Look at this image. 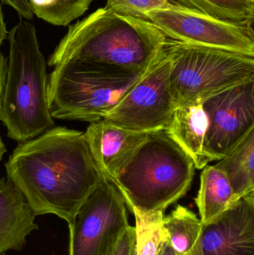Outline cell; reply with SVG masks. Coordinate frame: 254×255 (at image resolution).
I'll return each mask as SVG.
<instances>
[{"label": "cell", "instance_id": "cell-1", "mask_svg": "<svg viewBox=\"0 0 254 255\" xmlns=\"http://www.w3.org/2000/svg\"><path fill=\"white\" fill-rule=\"evenodd\" d=\"M5 169L36 216L54 214L68 223L104 179L84 132L64 127L19 142Z\"/></svg>", "mask_w": 254, "mask_h": 255}, {"label": "cell", "instance_id": "cell-2", "mask_svg": "<svg viewBox=\"0 0 254 255\" xmlns=\"http://www.w3.org/2000/svg\"><path fill=\"white\" fill-rule=\"evenodd\" d=\"M168 41L148 19L101 7L69 26L48 64L55 67L67 61H86L142 73L164 52Z\"/></svg>", "mask_w": 254, "mask_h": 255}, {"label": "cell", "instance_id": "cell-3", "mask_svg": "<svg viewBox=\"0 0 254 255\" xmlns=\"http://www.w3.org/2000/svg\"><path fill=\"white\" fill-rule=\"evenodd\" d=\"M7 39L10 52L0 121L9 138L25 142L55 127L48 101L49 76L32 23L21 18Z\"/></svg>", "mask_w": 254, "mask_h": 255}, {"label": "cell", "instance_id": "cell-4", "mask_svg": "<svg viewBox=\"0 0 254 255\" xmlns=\"http://www.w3.org/2000/svg\"><path fill=\"white\" fill-rule=\"evenodd\" d=\"M193 160L166 130L148 133L112 183L130 210L164 212L186 195Z\"/></svg>", "mask_w": 254, "mask_h": 255}, {"label": "cell", "instance_id": "cell-5", "mask_svg": "<svg viewBox=\"0 0 254 255\" xmlns=\"http://www.w3.org/2000/svg\"><path fill=\"white\" fill-rule=\"evenodd\" d=\"M145 72L131 73L81 61L55 66L48 88L51 116L61 121H101Z\"/></svg>", "mask_w": 254, "mask_h": 255}, {"label": "cell", "instance_id": "cell-6", "mask_svg": "<svg viewBox=\"0 0 254 255\" xmlns=\"http://www.w3.org/2000/svg\"><path fill=\"white\" fill-rule=\"evenodd\" d=\"M170 85L176 107L202 102L254 76L253 57L170 40Z\"/></svg>", "mask_w": 254, "mask_h": 255}, {"label": "cell", "instance_id": "cell-7", "mask_svg": "<svg viewBox=\"0 0 254 255\" xmlns=\"http://www.w3.org/2000/svg\"><path fill=\"white\" fill-rule=\"evenodd\" d=\"M175 109L165 48L104 119L128 130L152 133L168 128Z\"/></svg>", "mask_w": 254, "mask_h": 255}, {"label": "cell", "instance_id": "cell-8", "mask_svg": "<svg viewBox=\"0 0 254 255\" xmlns=\"http://www.w3.org/2000/svg\"><path fill=\"white\" fill-rule=\"evenodd\" d=\"M129 226L123 197L104 178L69 223L70 255H110Z\"/></svg>", "mask_w": 254, "mask_h": 255}, {"label": "cell", "instance_id": "cell-9", "mask_svg": "<svg viewBox=\"0 0 254 255\" xmlns=\"http://www.w3.org/2000/svg\"><path fill=\"white\" fill-rule=\"evenodd\" d=\"M146 19L174 41L254 57L252 24L220 20L182 6L149 12Z\"/></svg>", "mask_w": 254, "mask_h": 255}, {"label": "cell", "instance_id": "cell-10", "mask_svg": "<svg viewBox=\"0 0 254 255\" xmlns=\"http://www.w3.org/2000/svg\"><path fill=\"white\" fill-rule=\"evenodd\" d=\"M202 106L204 151L210 162L222 160L254 128V76L210 96Z\"/></svg>", "mask_w": 254, "mask_h": 255}, {"label": "cell", "instance_id": "cell-11", "mask_svg": "<svg viewBox=\"0 0 254 255\" xmlns=\"http://www.w3.org/2000/svg\"><path fill=\"white\" fill-rule=\"evenodd\" d=\"M202 255H254V194L203 228Z\"/></svg>", "mask_w": 254, "mask_h": 255}, {"label": "cell", "instance_id": "cell-12", "mask_svg": "<svg viewBox=\"0 0 254 255\" xmlns=\"http://www.w3.org/2000/svg\"><path fill=\"white\" fill-rule=\"evenodd\" d=\"M148 133L128 130L102 119L90 123L84 136L100 173L112 182Z\"/></svg>", "mask_w": 254, "mask_h": 255}, {"label": "cell", "instance_id": "cell-13", "mask_svg": "<svg viewBox=\"0 0 254 255\" xmlns=\"http://www.w3.org/2000/svg\"><path fill=\"white\" fill-rule=\"evenodd\" d=\"M36 215L16 186L5 178L0 179V255L9 250L20 251L26 238L38 229Z\"/></svg>", "mask_w": 254, "mask_h": 255}, {"label": "cell", "instance_id": "cell-14", "mask_svg": "<svg viewBox=\"0 0 254 255\" xmlns=\"http://www.w3.org/2000/svg\"><path fill=\"white\" fill-rule=\"evenodd\" d=\"M207 128L202 102H193L177 106L166 130L193 160L195 169H202L210 163L204 147Z\"/></svg>", "mask_w": 254, "mask_h": 255}, {"label": "cell", "instance_id": "cell-15", "mask_svg": "<svg viewBox=\"0 0 254 255\" xmlns=\"http://www.w3.org/2000/svg\"><path fill=\"white\" fill-rule=\"evenodd\" d=\"M202 169L200 188L195 201L204 227L220 218L238 200L222 171L208 164Z\"/></svg>", "mask_w": 254, "mask_h": 255}, {"label": "cell", "instance_id": "cell-16", "mask_svg": "<svg viewBox=\"0 0 254 255\" xmlns=\"http://www.w3.org/2000/svg\"><path fill=\"white\" fill-rule=\"evenodd\" d=\"M237 200L254 194V128L219 163Z\"/></svg>", "mask_w": 254, "mask_h": 255}, {"label": "cell", "instance_id": "cell-17", "mask_svg": "<svg viewBox=\"0 0 254 255\" xmlns=\"http://www.w3.org/2000/svg\"><path fill=\"white\" fill-rule=\"evenodd\" d=\"M164 228L169 244L177 255H202L203 228L196 214L186 207L177 205L169 215L164 216Z\"/></svg>", "mask_w": 254, "mask_h": 255}, {"label": "cell", "instance_id": "cell-18", "mask_svg": "<svg viewBox=\"0 0 254 255\" xmlns=\"http://www.w3.org/2000/svg\"><path fill=\"white\" fill-rule=\"evenodd\" d=\"M174 3L211 16L237 23L253 24L254 0H172Z\"/></svg>", "mask_w": 254, "mask_h": 255}, {"label": "cell", "instance_id": "cell-19", "mask_svg": "<svg viewBox=\"0 0 254 255\" xmlns=\"http://www.w3.org/2000/svg\"><path fill=\"white\" fill-rule=\"evenodd\" d=\"M135 217L137 255H158L169 239L163 223L164 212H141L131 209Z\"/></svg>", "mask_w": 254, "mask_h": 255}, {"label": "cell", "instance_id": "cell-20", "mask_svg": "<svg viewBox=\"0 0 254 255\" xmlns=\"http://www.w3.org/2000/svg\"><path fill=\"white\" fill-rule=\"evenodd\" d=\"M93 0H28L33 14L54 25L67 26L85 14Z\"/></svg>", "mask_w": 254, "mask_h": 255}, {"label": "cell", "instance_id": "cell-21", "mask_svg": "<svg viewBox=\"0 0 254 255\" xmlns=\"http://www.w3.org/2000/svg\"><path fill=\"white\" fill-rule=\"evenodd\" d=\"M178 6L172 0H107L104 7L118 14L146 19L149 12Z\"/></svg>", "mask_w": 254, "mask_h": 255}, {"label": "cell", "instance_id": "cell-22", "mask_svg": "<svg viewBox=\"0 0 254 255\" xmlns=\"http://www.w3.org/2000/svg\"><path fill=\"white\" fill-rule=\"evenodd\" d=\"M135 250V227L129 226L119 238L110 255H134Z\"/></svg>", "mask_w": 254, "mask_h": 255}, {"label": "cell", "instance_id": "cell-23", "mask_svg": "<svg viewBox=\"0 0 254 255\" xmlns=\"http://www.w3.org/2000/svg\"><path fill=\"white\" fill-rule=\"evenodd\" d=\"M2 4L11 7L22 19H31L33 18L32 11L30 7L28 0H1Z\"/></svg>", "mask_w": 254, "mask_h": 255}, {"label": "cell", "instance_id": "cell-24", "mask_svg": "<svg viewBox=\"0 0 254 255\" xmlns=\"http://www.w3.org/2000/svg\"><path fill=\"white\" fill-rule=\"evenodd\" d=\"M7 61L0 51V103H1V95L3 88L5 82L6 72H7Z\"/></svg>", "mask_w": 254, "mask_h": 255}, {"label": "cell", "instance_id": "cell-25", "mask_svg": "<svg viewBox=\"0 0 254 255\" xmlns=\"http://www.w3.org/2000/svg\"><path fill=\"white\" fill-rule=\"evenodd\" d=\"M7 31L6 28V24L4 21V16H3L2 10L0 6V51H1V46L3 41L7 38Z\"/></svg>", "mask_w": 254, "mask_h": 255}, {"label": "cell", "instance_id": "cell-26", "mask_svg": "<svg viewBox=\"0 0 254 255\" xmlns=\"http://www.w3.org/2000/svg\"><path fill=\"white\" fill-rule=\"evenodd\" d=\"M177 255L173 251L172 249L170 247L169 244V239L164 243V246H163L162 249H161V252H160L159 255Z\"/></svg>", "mask_w": 254, "mask_h": 255}, {"label": "cell", "instance_id": "cell-27", "mask_svg": "<svg viewBox=\"0 0 254 255\" xmlns=\"http://www.w3.org/2000/svg\"><path fill=\"white\" fill-rule=\"evenodd\" d=\"M6 151V147L1 139V136H0V161L2 160L3 155Z\"/></svg>", "mask_w": 254, "mask_h": 255}]
</instances>
